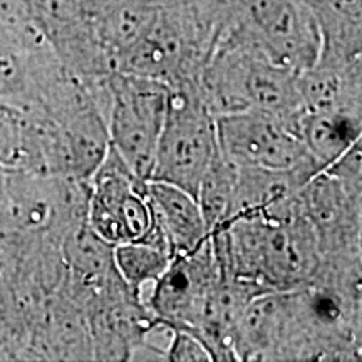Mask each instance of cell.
I'll return each instance as SVG.
<instances>
[{
    "mask_svg": "<svg viewBox=\"0 0 362 362\" xmlns=\"http://www.w3.org/2000/svg\"><path fill=\"white\" fill-rule=\"evenodd\" d=\"M173 257V248L156 221L155 228L148 237L136 242L119 243L112 248L117 274L136 293H141L144 285L155 282L166 270Z\"/></svg>",
    "mask_w": 362,
    "mask_h": 362,
    "instance_id": "cell-14",
    "label": "cell"
},
{
    "mask_svg": "<svg viewBox=\"0 0 362 362\" xmlns=\"http://www.w3.org/2000/svg\"><path fill=\"white\" fill-rule=\"evenodd\" d=\"M297 76L245 39L228 34L215 45L194 88L215 117L240 111L291 115L300 111Z\"/></svg>",
    "mask_w": 362,
    "mask_h": 362,
    "instance_id": "cell-1",
    "label": "cell"
},
{
    "mask_svg": "<svg viewBox=\"0 0 362 362\" xmlns=\"http://www.w3.org/2000/svg\"><path fill=\"white\" fill-rule=\"evenodd\" d=\"M362 62L315 61L298 72L297 90L300 111L337 112L361 119Z\"/></svg>",
    "mask_w": 362,
    "mask_h": 362,
    "instance_id": "cell-10",
    "label": "cell"
},
{
    "mask_svg": "<svg viewBox=\"0 0 362 362\" xmlns=\"http://www.w3.org/2000/svg\"><path fill=\"white\" fill-rule=\"evenodd\" d=\"M170 86L163 81L112 71L107 76L106 126L110 146L139 178L149 181L168 111Z\"/></svg>",
    "mask_w": 362,
    "mask_h": 362,
    "instance_id": "cell-4",
    "label": "cell"
},
{
    "mask_svg": "<svg viewBox=\"0 0 362 362\" xmlns=\"http://www.w3.org/2000/svg\"><path fill=\"white\" fill-rule=\"evenodd\" d=\"M298 128L307 151L320 170L332 165L361 139L359 117L337 112L300 111Z\"/></svg>",
    "mask_w": 362,
    "mask_h": 362,
    "instance_id": "cell-13",
    "label": "cell"
},
{
    "mask_svg": "<svg viewBox=\"0 0 362 362\" xmlns=\"http://www.w3.org/2000/svg\"><path fill=\"white\" fill-rule=\"evenodd\" d=\"M228 34L255 45L275 64L302 72L315 64L320 35L307 0H220Z\"/></svg>",
    "mask_w": 362,
    "mask_h": 362,
    "instance_id": "cell-3",
    "label": "cell"
},
{
    "mask_svg": "<svg viewBox=\"0 0 362 362\" xmlns=\"http://www.w3.org/2000/svg\"><path fill=\"white\" fill-rule=\"evenodd\" d=\"M320 35L317 61L362 59V0H307Z\"/></svg>",
    "mask_w": 362,
    "mask_h": 362,
    "instance_id": "cell-12",
    "label": "cell"
},
{
    "mask_svg": "<svg viewBox=\"0 0 362 362\" xmlns=\"http://www.w3.org/2000/svg\"><path fill=\"white\" fill-rule=\"evenodd\" d=\"M161 361L170 362H202L214 361L203 342L185 330H170L168 344L163 349Z\"/></svg>",
    "mask_w": 362,
    "mask_h": 362,
    "instance_id": "cell-16",
    "label": "cell"
},
{
    "mask_svg": "<svg viewBox=\"0 0 362 362\" xmlns=\"http://www.w3.org/2000/svg\"><path fill=\"white\" fill-rule=\"evenodd\" d=\"M27 16L44 35L67 71L88 86L112 72L94 29L98 0H21Z\"/></svg>",
    "mask_w": 362,
    "mask_h": 362,
    "instance_id": "cell-8",
    "label": "cell"
},
{
    "mask_svg": "<svg viewBox=\"0 0 362 362\" xmlns=\"http://www.w3.org/2000/svg\"><path fill=\"white\" fill-rule=\"evenodd\" d=\"M148 198L156 225L168 238L175 255L194 250L210 237L200 205L192 193L149 180Z\"/></svg>",
    "mask_w": 362,
    "mask_h": 362,
    "instance_id": "cell-11",
    "label": "cell"
},
{
    "mask_svg": "<svg viewBox=\"0 0 362 362\" xmlns=\"http://www.w3.org/2000/svg\"><path fill=\"white\" fill-rule=\"evenodd\" d=\"M86 221L111 245L141 240L155 228L148 181L139 178L111 146L89 180Z\"/></svg>",
    "mask_w": 362,
    "mask_h": 362,
    "instance_id": "cell-6",
    "label": "cell"
},
{
    "mask_svg": "<svg viewBox=\"0 0 362 362\" xmlns=\"http://www.w3.org/2000/svg\"><path fill=\"white\" fill-rule=\"evenodd\" d=\"M298 115L240 111L215 117L220 153L235 166L277 171H320L298 128Z\"/></svg>",
    "mask_w": 362,
    "mask_h": 362,
    "instance_id": "cell-5",
    "label": "cell"
},
{
    "mask_svg": "<svg viewBox=\"0 0 362 362\" xmlns=\"http://www.w3.org/2000/svg\"><path fill=\"white\" fill-rule=\"evenodd\" d=\"M93 361H133L141 352L156 354L153 334L161 329L144 304L141 293L131 291L116 274L86 298Z\"/></svg>",
    "mask_w": 362,
    "mask_h": 362,
    "instance_id": "cell-7",
    "label": "cell"
},
{
    "mask_svg": "<svg viewBox=\"0 0 362 362\" xmlns=\"http://www.w3.org/2000/svg\"><path fill=\"white\" fill-rule=\"evenodd\" d=\"M218 279V262L208 237L194 250L171 259L166 270L151 284L153 288L144 304L163 327L194 336L208 293Z\"/></svg>",
    "mask_w": 362,
    "mask_h": 362,
    "instance_id": "cell-9",
    "label": "cell"
},
{
    "mask_svg": "<svg viewBox=\"0 0 362 362\" xmlns=\"http://www.w3.org/2000/svg\"><path fill=\"white\" fill-rule=\"evenodd\" d=\"M218 151L215 116L194 84L170 86L168 111L149 180L173 185L194 197Z\"/></svg>",
    "mask_w": 362,
    "mask_h": 362,
    "instance_id": "cell-2",
    "label": "cell"
},
{
    "mask_svg": "<svg viewBox=\"0 0 362 362\" xmlns=\"http://www.w3.org/2000/svg\"><path fill=\"white\" fill-rule=\"evenodd\" d=\"M235 180H237V166L218 151L194 194L205 218L208 235L220 230L228 221Z\"/></svg>",
    "mask_w": 362,
    "mask_h": 362,
    "instance_id": "cell-15",
    "label": "cell"
}]
</instances>
